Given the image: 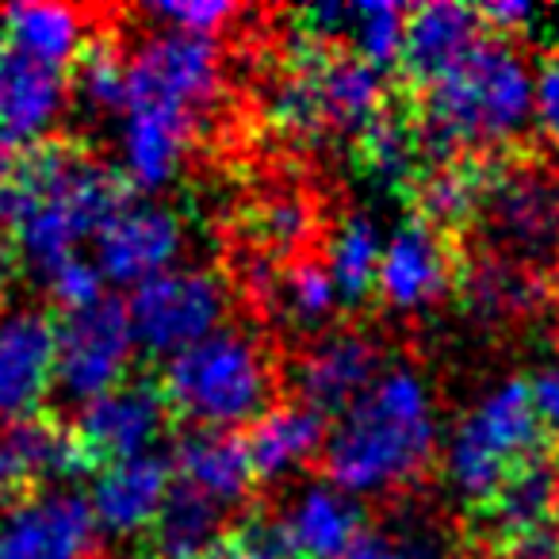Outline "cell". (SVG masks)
<instances>
[{
    "mask_svg": "<svg viewBox=\"0 0 559 559\" xmlns=\"http://www.w3.org/2000/svg\"><path fill=\"white\" fill-rule=\"evenodd\" d=\"M383 241H388V230H383L368 211H349V215L330 230L326 261L322 264H326V272L334 276L337 292H342V304H360V299L376 292Z\"/></svg>",
    "mask_w": 559,
    "mask_h": 559,
    "instance_id": "obj_30",
    "label": "cell"
},
{
    "mask_svg": "<svg viewBox=\"0 0 559 559\" xmlns=\"http://www.w3.org/2000/svg\"><path fill=\"white\" fill-rule=\"evenodd\" d=\"M43 288H47V296L70 314V311H85V307L100 304L108 284H104L93 257L81 253V257H73V261H62L58 269H50L47 276H43Z\"/></svg>",
    "mask_w": 559,
    "mask_h": 559,
    "instance_id": "obj_38",
    "label": "cell"
},
{
    "mask_svg": "<svg viewBox=\"0 0 559 559\" xmlns=\"http://www.w3.org/2000/svg\"><path fill=\"white\" fill-rule=\"evenodd\" d=\"M70 96L73 85L66 70L0 47V142L12 150L47 146L70 108Z\"/></svg>",
    "mask_w": 559,
    "mask_h": 559,
    "instance_id": "obj_19",
    "label": "cell"
},
{
    "mask_svg": "<svg viewBox=\"0 0 559 559\" xmlns=\"http://www.w3.org/2000/svg\"><path fill=\"white\" fill-rule=\"evenodd\" d=\"M207 559H288L276 540L272 525H241L234 533H223Z\"/></svg>",
    "mask_w": 559,
    "mask_h": 559,
    "instance_id": "obj_40",
    "label": "cell"
},
{
    "mask_svg": "<svg viewBox=\"0 0 559 559\" xmlns=\"http://www.w3.org/2000/svg\"><path fill=\"white\" fill-rule=\"evenodd\" d=\"M490 177H495V165L479 162V157H444L437 169H429L418 180L421 218L437 230L475 223L487 203Z\"/></svg>",
    "mask_w": 559,
    "mask_h": 559,
    "instance_id": "obj_29",
    "label": "cell"
},
{
    "mask_svg": "<svg viewBox=\"0 0 559 559\" xmlns=\"http://www.w3.org/2000/svg\"><path fill=\"white\" fill-rule=\"evenodd\" d=\"M437 444L441 421L426 376L395 365L326 429L322 467L337 490L360 502L418 483Z\"/></svg>",
    "mask_w": 559,
    "mask_h": 559,
    "instance_id": "obj_1",
    "label": "cell"
},
{
    "mask_svg": "<svg viewBox=\"0 0 559 559\" xmlns=\"http://www.w3.org/2000/svg\"><path fill=\"white\" fill-rule=\"evenodd\" d=\"M540 12L525 0H495V4H479V20L487 27V35L495 39H510V35H521L536 24Z\"/></svg>",
    "mask_w": 559,
    "mask_h": 559,
    "instance_id": "obj_42",
    "label": "cell"
},
{
    "mask_svg": "<svg viewBox=\"0 0 559 559\" xmlns=\"http://www.w3.org/2000/svg\"><path fill=\"white\" fill-rule=\"evenodd\" d=\"M544 429L528 403L525 380L487 388L452 426L444 441V479L464 502L487 506L506 479L540 456Z\"/></svg>",
    "mask_w": 559,
    "mask_h": 559,
    "instance_id": "obj_6",
    "label": "cell"
},
{
    "mask_svg": "<svg viewBox=\"0 0 559 559\" xmlns=\"http://www.w3.org/2000/svg\"><path fill=\"white\" fill-rule=\"evenodd\" d=\"M314 215L299 195H272V200L257 203L253 215H249V234L261 249L269 253H299L311 238Z\"/></svg>",
    "mask_w": 559,
    "mask_h": 559,
    "instance_id": "obj_36",
    "label": "cell"
},
{
    "mask_svg": "<svg viewBox=\"0 0 559 559\" xmlns=\"http://www.w3.org/2000/svg\"><path fill=\"white\" fill-rule=\"evenodd\" d=\"M383 372V353L368 334L357 330H334L319 337L296 365L299 403L314 414L342 418Z\"/></svg>",
    "mask_w": 559,
    "mask_h": 559,
    "instance_id": "obj_20",
    "label": "cell"
},
{
    "mask_svg": "<svg viewBox=\"0 0 559 559\" xmlns=\"http://www.w3.org/2000/svg\"><path fill=\"white\" fill-rule=\"evenodd\" d=\"M269 296L280 319L296 330H322L342 307V292H337L334 276L326 272V264L311 261V257L292 261L280 276H272Z\"/></svg>",
    "mask_w": 559,
    "mask_h": 559,
    "instance_id": "obj_32",
    "label": "cell"
},
{
    "mask_svg": "<svg viewBox=\"0 0 559 559\" xmlns=\"http://www.w3.org/2000/svg\"><path fill=\"white\" fill-rule=\"evenodd\" d=\"M142 16L154 24V32L192 35V39L215 43V35H223L241 16V9L230 0H157V4L142 9Z\"/></svg>",
    "mask_w": 559,
    "mask_h": 559,
    "instance_id": "obj_37",
    "label": "cell"
},
{
    "mask_svg": "<svg viewBox=\"0 0 559 559\" xmlns=\"http://www.w3.org/2000/svg\"><path fill=\"white\" fill-rule=\"evenodd\" d=\"M479 223L490 253L544 269L559 257V173L536 162L495 165Z\"/></svg>",
    "mask_w": 559,
    "mask_h": 559,
    "instance_id": "obj_8",
    "label": "cell"
},
{
    "mask_svg": "<svg viewBox=\"0 0 559 559\" xmlns=\"http://www.w3.org/2000/svg\"><path fill=\"white\" fill-rule=\"evenodd\" d=\"M134 353H139V342H134L131 319L119 299L104 296L85 311H70L58 322V391L78 406L93 403L127 383Z\"/></svg>",
    "mask_w": 559,
    "mask_h": 559,
    "instance_id": "obj_10",
    "label": "cell"
},
{
    "mask_svg": "<svg viewBox=\"0 0 559 559\" xmlns=\"http://www.w3.org/2000/svg\"><path fill=\"white\" fill-rule=\"evenodd\" d=\"M4 276H9V249L0 246V284H4Z\"/></svg>",
    "mask_w": 559,
    "mask_h": 559,
    "instance_id": "obj_44",
    "label": "cell"
},
{
    "mask_svg": "<svg viewBox=\"0 0 559 559\" xmlns=\"http://www.w3.org/2000/svg\"><path fill=\"white\" fill-rule=\"evenodd\" d=\"M173 487L177 479H173L169 456L150 452V456L111 460V464L96 467L85 502L100 536L134 540L157 525Z\"/></svg>",
    "mask_w": 559,
    "mask_h": 559,
    "instance_id": "obj_18",
    "label": "cell"
},
{
    "mask_svg": "<svg viewBox=\"0 0 559 559\" xmlns=\"http://www.w3.org/2000/svg\"><path fill=\"white\" fill-rule=\"evenodd\" d=\"M123 177L73 146H39L20 157L16 192L9 207V238L27 272L47 276L62 261L81 257L123 203Z\"/></svg>",
    "mask_w": 559,
    "mask_h": 559,
    "instance_id": "obj_2",
    "label": "cell"
},
{
    "mask_svg": "<svg viewBox=\"0 0 559 559\" xmlns=\"http://www.w3.org/2000/svg\"><path fill=\"white\" fill-rule=\"evenodd\" d=\"M246 452L253 475L264 483H284L299 475L326 449V418L304 403H272L246 429Z\"/></svg>",
    "mask_w": 559,
    "mask_h": 559,
    "instance_id": "obj_26",
    "label": "cell"
},
{
    "mask_svg": "<svg viewBox=\"0 0 559 559\" xmlns=\"http://www.w3.org/2000/svg\"><path fill=\"white\" fill-rule=\"evenodd\" d=\"M177 487L200 495L203 502L218 506L223 513L238 510L249 498V487L257 483L253 464H249L246 441L238 433H211V429H192L177 441L169 456Z\"/></svg>",
    "mask_w": 559,
    "mask_h": 559,
    "instance_id": "obj_25",
    "label": "cell"
},
{
    "mask_svg": "<svg viewBox=\"0 0 559 559\" xmlns=\"http://www.w3.org/2000/svg\"><path fill=\"white\" fill-rule=\"evenodd\" d=\"M169 414L173 411L157 383L127 380L111 388L108 395L81 406L73 433L81 437L88 456L100 460V464L150 456V452H157V441L169 426Z\"/></svg>",
    "mask_w": 559,
    "mask_h": 559,
    "instance_id": "obj_15",
    "label": "cell"
},
{
    "mask_svg": "<svg viewBox=\"0 0 559 559\" xmlns=\"http://www.w3.org/2000/svg\"><path fill=\"white\" fill-rule=\"evenodd\" d=\"M342 559H452L449 536L426 518H403L365 528Z\"/></svg>",
    "mask_w": 559,
    "mask_h": 559,
    "instance_id": "obj_34",
    "label": "cell"
},
{
    "mask_svg": "<svg viewBox=\"0 0 559 559\" xmlns=\"http://www.w3.org/2000/svg\"><path fill=\"white\" fill-rule=\"evenodd\" d=\"M93 456L70 426L27 418L0 426V502H20L35 490H62L78 479Z\"/></svg>",
    "mask_w": 559,
    "mask_h": 559,
    "instance_id": "obj_17",
    "label": "cell"
},
{
    "mask_svg": "<svg viewBox=\"0 0 559 559\" xmlns=\"http://www.w3.org/2000/svg\"><path fill=\"white\" fill-rule=\"evenodd\" d=\"M0 43H4V39H0Z\"/></svg>",
    "mask_w": 559,
    "mask_h": 559,
    "instance_id": "obj_45",
    "label": "cell"
},
{
    "mask_svg": "<svg viewBox=\"0 0 559 559\" xmlns=\"http://www.w3.org/2000/svg\"><path fill=\"white\" fill-rule=\"evenodd\" d=\"M188 246L185 218L157 200H123L93 241V261L111 288H142L177 269Z\"/></svg>",
    "mask_w": 559,
    "mask_h": 559,
    "instance_id": "obj_11",
    "label": "cell"
},
{
    "mask_svg": "<svg viewBox=\"0 0 559 559\" xmlns=\"http://www.w3.org/2000/svg\"><path fill=\"white\" fill-rule=\"evenodd\" d=\"M460 292L472 314L483 322H513L544 307V272L498 253H483L460 276Z\"/></svg>",
    "mask_w": 559,
    "mask_h": 559,
    "instance_id": "obj_28",
    "label": "cell"
},
{
    "mask_svg": "<svg viewBox=\"0 0 559 559\" xmlns=\"http://www.w3.org/2000/svg\"><path fill=\"white\" fill-rule=\"evenodd\" d=\"M100 528L73 490H35L0 513V559H96Z\"/></svg>",
    "mask_w": 559,
    "mask_h": 559,
    "instance_id": "obj_13",
    "label": "cell"
},
{
    "mask_svg": "<svg viewBox=\"0 0 559 559\" xmlns=\"http://www.w3.org/2000/svg\"><path fill=\"white\" fill-rule=\"evenodd\" d=\"M223 85V58L211 39L150 32L127 55L123 108H162L200 119Z\"/></svg>",
    "mask_w": 559,
    "mask_h": 559,
    "instance_id": "obj_9",
    "label": "cell"
},
{
    "mask_svg": "<svg viewBox=\"0 0 559 559\" xmlns=\"http://www.w3.org/2000/svg\"><path fill=\"white\" fill-rule=\"evenodd\" d=\"M528 403L544 433L559 437V360L536 368V376L528 380Z\"/></svg>",
    "mask_w": 559,
    "mask_h": 559,
    "instance_id": "obj_41",
    "label": "cell"
},
{
    "mask_svg": "<svg viewBox=\"0 0 559 559\" xmlns=\"http://www.w3.org/2000/svg\"><path fill=\"white\" fill-rule=\"evenodd\" d=\"M162 395L173 414L195 429L238 433L249 429L276 395V365L261 337L223 326L200 345L165 360Z\"/></svg>",
    "mask_w": 559,
    "mask_h": 559,
    "instance_id": "obj_4",
    "label": "cell"
},
{
    "mask_svg": "<svg viewBox=\"0 0 559 559\" xmlns=\"http://www.w3.org/2000/svg\"><path fill=\"white\" fill-rule=\"evenodd\" d=\"M272 528L288 559H342L368 525L357 498L319 479L292 490Z\"/></svg>",
    "mask_w": 559,
    "mask_h": 559,
    "instance_id": "obj_21",
    "label": "cell"
},
{
    "mask_svg": "<svg viewBox=\"0 0 559 559\" xmlns=\"http://www.w3.org/2000/svg\"><path fill=\"white\" fill-rule=\"evenodd\" d=\"M456 280V264H452V249L444 230L429 226L426 218H406L395 230H388L383 241V261L380 276H376V296L399 314H418L429 311L437 299Z\"/></svg>",
    "mask_w": 559,
    "mask_h": 559,
    "instance_id": "obj_16",
    "label": "cell"
},
{
    "mask_svg": "<svg viewBox=\"0 0 559 559\" xmlns=\"http://www.w3.org/2000/svg\"><path fill=\"white\" fill-rule=\"evenodd\" d=\"M559 467L548 456H533L498 487L487 502V525L513 559L559 556Z\"/></svg>",
    "mask_w": 559,
    "mask_h": 559,
    "instance_id": "obj_14",
    "label": "cell"
},
{
    "mask_svg": "<svg viewBox=\"0 0 559 559\" xmlns=\"http://www.w3.org/2000/svg\"><path fill=\"white\" fill-rule=\"evenodd\" d=\"M16 173H20V154L9 142H0V223L9 218L12 192H16Z\"/></svg>",
    "mask_w": 559,
    "mask_h": 559,
    "instance_id": "obj_43",
    "label": "cell"
},
{
    "mask_svg": "<svg viewBox=\"0 0 559 559\" xmlns=\"http://www.w3.org/2000/svg\"><path fill=\"white\" fill-rule=\"evenodd\" d=\"M0 39L32 62L70 70L88 50V16L62 0H20L0 12Z\"/></svg>",
    "mask_w": 559,
    "mask_h": 559,
    "instance_id": "obj_27",
    "label": "cell"
},
{
    "mask_svg": "<svg viewBox=\"0 0 559 559\" xmlns=\"http://www.w3.org/2000/svg\"><path fill=\"white\" fill-rule=\"evenodd\" d=\"M195 134H200V119L192 116L162 108H123L116 134L119 177L150 200L180 177Z\"/></svg>",
    "mask_w": 559,
    "mask_h": 559,
    "instance_id": "obj_22",
    "label": "cell"
},
{
    "mask_svg": "<svg viewBox=\"0 0 559 559\" xmlns=\"http://www.w3.org/2000/svg\"><path fill=\"white\" fill-rule=\"evenodd\" d=\"M533 127L559 146V50L533 66Z\"/></svg>",
    "mask_w": 559,
    "mask_h": 559,
    "instance_id": "obj_39",
    "label": "cell"
},
{
    "mask_svg": "<svg viewBox=\"0 0 559 559\" xmlns=\"http://www.w3.org/2000/svg\"><path fill=\"white\" fill-rule=\"evenodd\" d=\"M483 35H487V27L479 20V9L456 4V0H429V4H418V9H406L399 66H403L411 85L429 88L452 66L464 62L483 43Z\"/></svg>",
    "mask_w": 559,
    "mask_h": 559,
    "instance_id": "obj_24",
    "label": "cell"
},
{
    "mask_svg": "<svg viewBox=\"0 0 559 559\" xmlns=\"http://www.w3.org/2000/svg\"><path fill=\"white\" fill-rule=\"evenodd\" d=\"M418 127L441 157L510 146L533 127V66L510 39L483 35L464 62L421 88Z\"/></svg>",
    "mask_w": 559,
    "mask_h": 559,
    "instance_id": "obj_3",
    "label": "cell"
},
{
    "mask_svg": "<svg viewBox=\"0 0 559 559\" xmlns=\"http://www.w3.org/2000/svg\"><path fill=\"white\" fill-rule=\"evenodd\" d=\"M58 322L43 307H0V426L39 418L58 388Z\"/></svg>",
    "mask_w": 559,
    "mask_h": 559,
    "instance_id": "obj_12",
    "label": "cell"
},
{
    "mask_svg": "<svg viewBox=\"0 0 559 559\" xmlns=\"http://www.w3.org/2000/svg\"><path fill=\"white\" fill-rule=\"evenodd\" d=\"M123 307L139 349L169 360L226 326L230 296L218 272L177 264L127 292Z\"/></svg>",
    "mask_w": 559,
    "mask_h": 559,
    "instance_id": "obj_7",
    "label": "cell"
},
{
    "mask_svg": "<svg viewBox=\"0 0 559 559\" xmlns=\"http://www.w3.org/2000/svg\"><path fill=\"white\" fill-rule=\"evenodd\" d=\"M388 111V78L376 66L299 43L288 73L269 93V119L296 139H342L365 134Z\"/></svg>",
    "mask_w": 559,
    "mask_h": 559,
    "instance_id": "obj_5",
    "label": "cell"
},
{
    "mask_svg": "<svg viewBox=\"0 0 559 559\" xmlns=\"http://www.w3.org/2000/svg\"><path fill=\"white\" fill-rule=\"evenodd\" d=\"M223 518L226 513L218 506L185 487H173L162 518L150 528V551L154 559H207L223 540Z\"/></svg>",
    "mask_w": 559,
    "mask_h": 559,
    "instance_id": "obj_31",
    "label": "cell"
},
{
    "mask_svg": "<svg viewBox=\"0 0 559 559\" xmlns=\"http://www.w3.org/2000/svg\"><path fill=\"white\" fill-rule=\"evenodd\" d=\"M299 24H304L307 43L326 50L342 47L345 55L376 66L380 73L399 66V55H403L406 9L391 0H357V4L326 0V4H311L299 12Z\"/></svg>",
    "mask_w": 559,
    "mask_h": 559,
    "instance_id": "obj_23",
    "label": "cell"
},
{
    "mask_svg": "<svg viewBox=\"0 0 559 559\" xmlns=\"http://www.w3.org/2000/svg\"><path fill=\"white\" fill-rule=\"evenodd\" d=\"M73 96L96 116H119L127 104V55L111 39H93L78 58Z\"/></svg>",
    "mask_w": 559,
    "mask_h": 559,
    "instance_id": "obj_35",
    "label": "cell"
},
{
    "mask_svg": "<svg viewBox=\"0 0 559 559\" xmlns=\"http://www.w3.org/2000/svg\"><path fill=\"white\" fill-rule=\"evenodd\" d=\"M426 134L414 119L383 111L365 134H360V165L380 188H403L418 180Z\"/></svg>",
    "mask_w": 559,
    "mask_h": 559,
    "instance_id": "obj_33",
    "label": "cell"
}]
</instances>
